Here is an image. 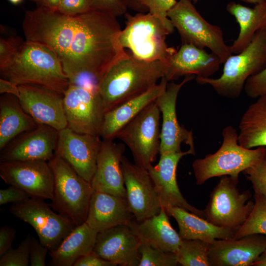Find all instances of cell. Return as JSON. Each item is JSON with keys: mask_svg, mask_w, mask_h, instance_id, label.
<instances>
[{"mask_svg": "<svg viewBox=\"0 0 266 266\" xmlns=\"http://www.w3.org/2000/svg\"><path fill=\"white\" fill-rule=\"evenodd\" d=\"M22 28L26 40L55 53L69 82L87 73L101 81L112 65L129 55L120 42L116 17L94 10L67 15L38 6L25 12Z\"/></svg>", "mask_w": 266, "mask_h": 266, "instance_id": "obj_1", "label": "cell"}, {"mask_svg": "<svg viewBox=\"0 0 266 266\" xmlns=\"http://www.w3.org/2000/svg\"><path fill=\"white\" fill-rule=\"evenodd\" d=\"M2 77L19 86L34 85L64 94L69 85L55 53L39 43L26 40L3 69Z\"/></svg>", "mask_w": 266, "mask_h": 266, "instance_id": "obj_2", "label": "cell"}, {"mask_svg": "<svg viewBox=\"0 0 266 266\" xmlns=\"http://www.w3.org/2000/svg\"><path fill=\"white\" fill-rule=\"evenodd\" d=\"M167 68L168 65L160 61L146 62L130 55L115 63L99 85L105 112L156 85Z\"/></svg>", "mask_w": 266, "mask_h": 266, "instance_id": "obj_3", "label": "cell"}, {"mask_svg": "<svg viewBox=\"0 0 266 266\" xmlns=\"http://www.w3.org/2000/svg\"><path fill=\"white\" fill-rule=\"evenodd\" d=\"M223 142L219 149L203 158L194 161L192 166L196 184L201 185L215 177L228 175L239 178V174L266 156V147L246 148L238 143V133L232 126L223 129Z\"/></svg>", "mask_w": 266, "mask_h": 266, "instance_id": "obj_4", "label": "cell"}, {"mask_svg": "<svg viewBox=\"0 0 266 266\" xmlns=\"http://www.w3.org/2000/svg\"><path fill=\"white\" fill-rule=\"evenodd\" d=\"M266 67V29H263L244 49L227 59L220 77H196V80L199 84L210 85L221 96L235 99L241 95L247 79Z\"/></svg>", "mask_w": 266, "mask_h": 266, "instance_id": "obj_5", "label": "cell"}, {"mask_svg": "<svg viewBox=\"0 0 266 266\" xmlns=\"http://www.w3.org/2000/svg\"><path fill=\"white\" fill-rule=\"evenodd\" d=\"M124 16L126 26L119 36L122 47L129 48L136 59L160 61L168 65L176 50L166 44V36L170 33L162 22L149 12L126 13Z\"/></svg>", "mask_w": 266, "mask_h": 266, "instance_id": "obj_6", "label": "cell"}, {"mask_svg": "<svg viewBox=\"0 0 266 266\" xmlns=\"http://www.w3.org/2000/svg\"><path fill=\"white\" fill-rule=\"evenodd\" d=\"M54 177L53 210L76 225L86 222L94 192L91 182L80 176L64 159L55 153L48 161Z\"/></svg>", "mask_w": 266, "mask_h": 266, "instance_id": "obj_7", "label": "cell"}, {"mask_svg": "<svg viewBox=\"0 0 266 266\" xmlns=\"http://www.w3.org/2000/svg\"><path fill=\"white\" fill-rule=\"evenodd\" d=\"M167 16L178 32L182 43L208 48L222 64L232 55L224 40L221 28L207 22L189 0H179Z\"/></svg>", "mask_w": 266, "mask_h": 266, "instance_id": "obj_8", "label": "cell"}, {"mask_svg": "<svg viewBox=\"0 0 266 266\" xmlns=\"http://www.w3.org/2000/svg\"><path fill=\"white\" fill-rule=\"evenodd\" d=\"M238 181L239 178L230 176H221L203 210L204 218L208 222L235 233L245 222L255 203L250 200L252 194L249 190L239 191Z\"/></svg>", "mask_w": 266, "mask_h": 266, "instance_id": "obj_9", "label": "cell"}, {"mask_svg": "<svg viewBox=\"0 0 266 266\" xmlns=\"http://www.w3.org/2000/svg\"><path fill=\"white\" fill-rule=\"evenodd\" d=\"M44 200L30 197L13 203L9 211L16 217L31 225L40 243L51 251L57 249L77 226L67 217L55 212L50 204Z\"/></svg>", "mask_w": 266, "mask_h": 266, "instance_id": "obj_10", "label": "cell"}, {"mask_svg": "<svg viewBox=\"0 0 266 266\" xmlns=\"http://www.w3.org/2000/svg\"><path fill=\"white\" fill-rule=\"evenodd\" d=\"M160 113L156 101L153 102L125 126L116 136L129 147L134 164L147 169L160 153Z\"/></svg>", "mask_w": 266, "mask_h": 266, "instance_id": "obj_11", "label": "cell"}, {"mask_svg": "<svg viewBox=\"0 0 266 266\" xmlns=\"http://www.w3.org/2000/svg\"><path fill=\"white\" fill-rule=\"evenodd\" d=\"M64 106L67 127L79 133L100 135L105 111L99 91L69 84Z\"/></svg>", "mask_w": 266, "mask_h": 266, "instance_id": "obj_12", "label": "cell"}, {"mask_svg": "<svg viewBox=\"0 0 266 266\" xmlns=\"http://www.w3.org/2000/svg\"><path fill=\"white\" fill-rule=\"evenodd\" d=\"M0 176L30 197L52 200L54 177L48 161L41 160L0 162Z\"/></svg>", "mask_w": 266, "mask_h": 266, "instance_id": "obj_13", "label": "cell"}, {"mask_svg": "<svg viewBox=\"0 0 266 266\" xmlns=\"http://www.w3.org/2000/svg\"><path fill=\"white\" fill-rule=\"evenodd\" d=\"M195 77L194 75L186 76L179 83L171 81L155 100L162 114L160 155L181 152L182 143L195 150L192 130H188L180 125L176 112V100L181 88Z\"/></svg>", "mask_w": 266, "mask_h": 266, "instance_id": "obj_14", "label": "cell"}, {"mask_svg": "<svg viewBox=\"0 0 266 266\" xmlns=\"http://www.w3.org/2000/svg\"><path fill=\"white\" fill-rule=\"evenodd\" d=\"M121 166L127 200L135 219L140 221L159 213L162 207L148 170L124 156Z\"/></svg>", "mask_w": 266, "mask_h": 266, "instance_id": "obj_15", "label": "cell"}, {"mask_svg": "<svg viewBox=\"0 0 266 266\" xmlns=\"http://www.w3.org/2000/svg\"><path fill=\"white\" fill-rule=\"evenodd\" d=\"M102 142L100 135L79 133L66 127L59 131L55 153L80 176L91 182Z\"/></svg>", "mask_w": 266, "mask_h": 266, "instance_id": "obj_16", "label": "cell"}, {"mask_svg": "<svg viewBox=\"0 0 266 266\" xmlns=\"http://www.w3.org/2000/svg\"><path fill=\"white\" fill-rule=\"evenodd\" d=\"M18 99L24 111L38 124L58 131L67 127L64 94L34 85H19Z\"/></svg>", "mask_w": 266, "mask_h": 266, "instance_id": "obj_17", "label": "cell"}, {"mask_svg": "<svg viewBox=\"0 0 266 266\" xmlns=\"http://www.w3.org/2000/svg\"><path fill=\"white\" fill-rule=\"evenodd\" d=\"M195 150L160 155L158 164L147 169L158 194L163 208L168 206L181 207L200 217L204 218L203 210L199 209L184 199L176 180V170L180 159L187 155H195ZM205 219V218H204Z\"/></svg>", "mask_w": 266, "mask_h": 266, "instance_id": "obj_18", "label": "cell"}, {"mask_svg": "<svg viewBox=\"0 0 266 266\" xmlns=\"http://www.w3.org/2000/svg\"><path fill=\"white\" fill-rule=\"evenodd\" d=\"M59 131L46 125L19 135L2 150L0 162L41 160L49 161L54 155Z\"/></svg>", "mask_w": 266, "mask_h": 266, "instance_id": "obj_19", "label": "cell"}, {"mask_svg": "<svg viewBox=\"0 0 266 266\" xmlns=\"http://www.w3.org/2000/svg\"><path fill=\"white\" fill-rule=\"evenodd\" d=\"M141 245L129 225L100 231L93 251L116 266H139Z\"/></svg>", "mask_w": 266, "mask_h": 266, "instance_id": "obj_20", "label": "cell"}, {"mask_svg": "<svg viewBox=\"0 0 266 266\" xmlns=\"http://www.w3.org/2000/svg\"><path fill=\"white\" fill-rule=\"evenodd\" d=\"M266 250V235L251 234L238 239H216L210 244V266H252Z\"/></svg>", "mask_w": 266, "mask_h": 266, "instance_id": "obj_21", "label": "cell"}, {"mask_svg": "<svg viewBox=\"0 0 266 266\" xmlns=\"http://www.w3.org/2000/svg\"><path fill=\"white\" fill-rule=\"evenodd\" d=\"M125 146L112 140H104L98 156L95 172L91 183L94 191L127 199L121 163Z\"/></svg>", "mask_w": 266, "mask_h": 266, "instance_id": "obj_22", "label": "cell"}, {"mask_svg": "<svg viewBox=\"0 0 266 266\" xmlns=\"http://www.w3.org/2000/svg\"><path fill=\"white\" fill-rule=\"evenodd\" d=\"M221 64L220 59L214 53L192 44L182 43L171 57L165 77L168 81L192 75L208 77L219 70Z\"/></svg>", "mask_w": 266, "mask_h": 266, "instance_id": "obj_23", "label": "cell"}, {"mask_svg": "<svg viewBox=\"0 0 266 266\" xmlns=\"http://www.w3.org/2000/svg\"><path fill=\"white\" fill-rule=\"evenodd\" d=\"M168 81L164 77L160 83L145 92L126 100L104 113L100 136L113 140L119 132L166 89Z\"/></svg>", "mask_w": 266, "mask_h": 266, "instance_id": "obj_24", "label": "cell"}, {"mask_svg": "<svg viewBox=\"0 0 266 266\" xmlns=\"http://www.w3.org/2000/svg\"><path fill=\"white\" fill-rule=\"evenodd\" d=\"M134 216L126 199L94 191L86 223L99 232L119 225H129Z\"/></svg>", "mask_w": 266, "mask_h": 266, "instance_id": "obj_25", "label": "cell"}, {"mask_svg": "<svg viewBox=\"0 0 266 266\" xmlns=\"http://www.w3.org/2000/svg\"><path fill=\"white\" fill-rule=\"evenodd\" d=\"M129 226L145 244L162 250L176 253L182 239L171 226L166 209L162 208L158 214L142 220H132Z\"/></svg>", "mask_w": 266, "mask_h": 266, "instance_id": "obj_26", "label": "cell"}, {"mask_svg": "<svg viewBox=\"0 0 266 266\" xmlns=\"http://www.w3.org/2000/svg\"><path fill=\"white\" fill-rule=\"evenodd\" d=\"M165 209L168 216L176 221L182 239H199L211 244L216 239H232L234 235L232 230L216 226L181 207L168 206Z\"/></svg>", "mask_w": 266, "mask_h": 266, "instance_id": "obj_27", "label": "cell"}, {"mask_svg": "<svg viewBox=\"0 0 266 266\" xmlns=\"http://www.w3.org/2000/svg\"><path fill=\"white\" fill-rule=\"evenodd\" d=\"M99 232L86 222L77 226L57 249L50 251L48 265L73 266L78 259L93 251Z\"/></svg>", "mask_w": 266, "mask_h": 266, "instance_id": "obj_28", "label": "cell"}, {"mask_svg": "<svg viewBox=\"0 0 266 266\" xmlns=\"http://www.w3.org/2000/svg\"><path fill=\"white\" fill-rule=\"evenodd\" d=\"M226 9L239 26L238 36L230 46L232 54H236L249 44L258 31L266 29V2L251 8L232 1L227 4Z\"/></svg>", "mask_w": 266, "mask_h": 266, "instance_id": "obj_29", "label": "cell"}, {"mask_svg": "<svg viewBox=\"0 0 266 266\" xmlns=\"http://www.w3.org/2000/svg\"><path fill=\"white\" fill-rule=\"evenodd\" d=\"M22 107L17 98L5 94L0 100V150L22 133L37 126Z\"/></svg>", "mask_w": 266, "mask_h": 266, "instance_id": "obj_30", "label": "cell"}, {"mask_svg": "<svg viewBox=\"0 0 266 266\" xmlns=\"http://www.w3.org/2000/svg\"><path fill=\"white\" fill-rule=\"evenodd\" d=\"M238 143L248 149L266 147V95L258 98L240 120Z\"/></svg>", "mask_w": 266, "mask_h": 266, "instance_id": "obj_31", "label": "cell"}, {"mask_svg": "<svg viewBox=\"0 0 266 266\" xmlns=\"http://www.w3.org/2000/svg\"><path fill=\"white\" fill-rule=\"evenodd\" d=\"M210 243L199 239H182L176 253L178 264L183 266H210Z\"/></svg>", "mask_w": 266, "mask_h": 266, "instance_id": "obj_32", "label": "cell"}, {"mask_svg": "<svg viewBox=\"0 0 266 266\" xmlns=\"http://www.w3.org/2000/svg\"><path fill=\"white\" fill-rule=\"evenodd\" d=\"M254 199L253 209L245 222L235 233L233 239L255 233L266 235V198L254 194Z\"/></svg>", "mask_w": 266, "mask_h": 266, "instance_id": "obj_33", "label": "cell"}, {"mask_svg": "<svg viewBox=\"0 0 266 266\" xmlns=\"http://www.w3.org/2000/svg\"><path fill=\"white\" fill-rule=\"evenodd\" d=\"M139 266H175L178 264L175 253L166 252L141 244Z\"/></svg>", "mask_w": 266, "mask_h": 266, "instance_id": "obj_34", "label": "cell"}, {"mask_svg": "<svg viewBox=\"0 0 266 266\" xmlns=\"http://www.w3.org/2000/svg\"><path fill=\"white\" fill-rule=\"evenodd\" d=\"M31 236L29 233L15 249L8 251L0 259V266H27L30 256Z\"/></svg>", "mask_w": 266, "mask_h": 266, "instance_id": "obj_35", "label": "cell"}, {"mask_svg": "<svg viewBox=\"0 0 266 266\" xmlns=\"http://www.w3.org/2000/svg\"><path fill=\"white\" fill-rule=\"evenodd\" d=\"M140 3L148 10V12L159 19L170 33L174 29L171 21L168 18V11L177 3L176 0H139Z\"/></svg>", "mask_w": 266, "mask_h": 266, "instance_id": "obj_36", "label": "cell"}, {"mask_svg": "<svg viewBox=\"0 0 266 266\" xmlns=\"http://www.w3.org/2000/svg\"><path fill=\"white\" fill-rule=\"evenodd\" d=\"M242 173L252 183L254 194L262 195L266 198V156Z\"/></svg>", "mask_w": 266, "mask_h": 266, "instance_id": "obj_37", "label": "cell"}, {"mask_svg": "<svg viewBox=\"0 0 266 266\" xmlns=\"http://www.w3.org/2000/svg\"><path fill=\"white\" fill-rule=\"evenodd\" d=\"M91 9L117 17L126 13L127 0H91Z\"/></svg>", "mask_w": 266, "mask_h": 266, "instance_id": "obj_38", "label": "cell"}, {"mask_svg": "<svg viewBox=\"0 0 266 266\" xmlns=\"http://www.w3.org/2000/svg\"><path fill=\"white\" fill-rule=\"evenodd\" d=\"M244 90L246 95L253 99L266 95V67L247 79Z\"/></svg>", "mask_w": 266, "mask_h": 266, "instance_id": "obj_39", "label": "cell"}, {"mask_svg": "<svg viewBox=\"0 0 266 266\" xmlns=\"http://www.w3.org/2000/svg\"><path fill=\"white\" fill-rule=\"evenodd\" d=\"M24 42L19 37H11L0 39V70L9 64L17 49Z\"/></svg>", "mask_w": 266, "mask_h": 266, "instance_id": "obj_40", "label": "cell"}, {"mask_svg": "<svg viewBox=\"0 0 266 266\" xmlns=\"http://www.w3.org/2000/svg\"><path fill=\"white\" fill-rule=\"evenodd\" d=\"M90 2L91 0H62L56 10L67 15L81 14L91 10Z\"/></svg>", "mask_w": 266, "mask_h": 266, "instance_id": "obj_41", "label": "cell"}, {"mask_svg": "<svg viewBox=\"0 0 266 266\" xmlns=\"http://www.w3.org/2000/svg\"><path fill=\"white\" fill-rule=\"evenodd\" d=\"M49 250L42 245L39 240L31 237L30 262L31 266H45L46 254Z\"/></svg>", "mask_w": 266, "mask_h": 266, "instance_id": "obj_42", "label": "cell"}, {"mask_svg": "<svg viewBox=\"0 0 266 266\" xmlns=\"http://www.w3.org/2000/svg\"><path fill=\"white\" fill-rule=\"evenodd\" d=\"M30 196L23 190L11 186L8 188L0 190V205L9 202L17 203L24 201Z\"/></svg>", "mask_w": 266, "mask_h": 266, "instance_id": "obj_43", "label": "cell"}, {"mask_svg": "<svg viewBox=\"0 0 266 266\" xmlns=\"http://www.w3.org/2000/svg\"><path fill=\"white\" fill-rule=\"evenodd\" d=\"M116 265L108 261L93 251L91 253L78 259L73 266H116Z\"/></svg>", "mask_w": 266, "mask_h": 266, "instance_id": "obj_44", "label": "cell"}, {"mask_svg": "<svg viewBox=\"0 0 266 266\" xmlns=\"http://www.w3.org/2000/svg\"><path fill=\"white\" fill-rule=\"evenodd\" d=\"M16 233L15 229L9 226H3L0 229V257L12 249Z\"/></svg>", "mask_w": 266, "mask_h": 266, "instance_id": "obj_45", "label": "cell"}, {"mask_svg": "<svg viewBox=\"0 0 266 266\" xmlns=\"http://www.w3.org/2000/svg\"><path fill=\"white\" fill-rule=\"evenodd\" d=\"M0 93L10 94L18 99L20 96L19 86L3 78L0 79Z\"/></svg>", "mask_w": 266, "mask_h": 266, "instance_id": "obj_46", "label": "cell"}, {"mask_svg": "<svg viewBox=\"0 0 266 266\" xmlns=\"http://www.w3.org/2000/svg\"><path fill=\"white\" fill-rule=\"evenodd\" d=\"M128 7L138 12L145 13L148 12V9L143 6L139 0H127Z\"/></svg>", "mask_w": 266, "mask_h": 266, "instance_id": "obj_47", "label": "cell"}, {"mask_svg": "<svg viewBox=\"0 0 266 266\" xmlns=\"http://www.w3.org/2000/svg\"><path fill=\"white\" fill-rule=\"evenodd\" d=\"M62 0H39L37 3L40 6H43L52 10H57Z\"/></svg>", "mask_w": 266, "mask_h": 266, "instance_id": "obj_48", "label": "cell"}, {"mask_svg": "<svg viewBox=\"0 0 266 266\" xmlns=\"http://www.w3.org/2000/svg\"><path fill=\"white\" fill-rule=\"evenodd\" d=\"M252 266H266V250L253 264Z\"/></svg>", "mask_w": 266, "mask_h": 266, "instance_id": "obj_49", "label": "cell"}, {"mask_svg": "<svg viewBox=\"0 0 266 266\" xmlns=\"http://www.w3.org/2000/svg\"><path fill=\"white\" fill-rule=\"evenodd\" d=\"M240 0L244 1L246 3L254 4L255 5L266 2V0Z\"/></svg>", "mask_w": 266, "mask_h": 266, "instance_id": "obj_50", "label": "cell"}, {"mask_svg": "<svg viewBox=\"0 0 266 266\" xmlns=\"http://www.w3.org/2000/svg\"><path fill=\"white\" fill-rule=\"evenodd\" d=\"M23 0H8V1L13 4H18L21 3Z\"/></svg>", "mask_w": 266, "mask_h": 266, "instance_id": "obj_51", "label": "cell"}, {"mask_svg": "<svg viewBox=\"0 0 266 266\" xmlns=\"http://www.w3.org/2000/svg\"><path fill=\"white\" fill-rule=\"evenodd\" d=\"M189 0L191 1L192 2H197L200 0Z\"/></svg>", "mask_w": 266, "mask_h": 266, "instance_id": "obj_52", "label": "cell"}, {"mask_svg": "<svg viewBox=\"0 0 266 266\" xmlns=\"http://www.w3.org/2000/svg\"><path fill=\"white\" fill-rule=\"evenodd\" d=\"M30 0L37 2V3H38V1H39V0Z\"/></svg>", "mask_w": 266, "mask_h": 266, "instance_id": "obj_53", "label": "cell"}]
</instances>
